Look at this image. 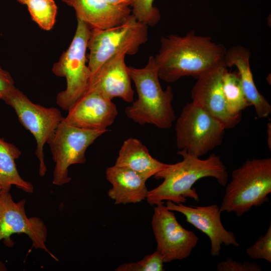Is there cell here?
I'll return each instance as SVG.
<instances>
[{
	"instance_id": "1",
	"label": "cell",
	"mask_w": 271,
	"mask_h": 271,
	"mask_svg": "<svg viewBox=\"0 0 271 271\" xmlns=\"http://www.w3.org/2000/svg\"><path fill=\"white\" fill-rule=\"evenodd\" d=\"M154 57L160 79L174 82L185 76L196 79L224 63L226 48L212 37L197 35L194 30L181 36L171 34L160 39Z\"/></svg>"
},
{
	"instance_id": "2",
	"label": "cell",
	"mask_w": 271,
	"mask_h": 271,
	"mask_svg": "<svg viewBox=\"0 0 271 271\" xmlns=\"http://www.w3.org/2000/svg\"><path fill=\"white\" fill-rule=\"evenodd\" d=\"M177 154L182 157L181 161L169 164L154 176L163 181L148 191L146 199L150 205H156L165 200L183 204L187 198L198 201L199 195L193 186L203 178H214L222 186L227 184V171L219 156L212 154L207 159L202 160L182 150H179Z\"/></svg>"
},
{
	"instance_id": "3",
	"label": "cell",
	"mask_w": 271,
	"mask_h": 271,
	"mask_svg": "<svg viewBox=\"0 0 271 271\" xmlns=\"http://www.w3.org/2000/svg\"><path fill=\"white\" fill-rule=\"evenodd\" d=\"M128 69L138 98L126 107V116L140 125L151 124L161 129L171 128L176 119L172 105L173 92L170 86L163 89L154 56L149 57L144 68L128 66Z\"/></svg>"
},
{
	"instance_id": "4",
	"label": "cell",
	"mask_w": 271,
	"mask_h": 271,
	"mask_svg": "<svg viewBox=\"0 0 271 271\" xmlns=\"http://www.w3.org/2000/svg\"><path fill=\"white\" fill-rule=\"evenodd\" d=\"M220 211L234 212L238 217L253 207L268 201L271 193V158L246 160L233 170L226 185Z\"/></svg>"
},
{
	"instance_id": "5",
	"label": "cell",
	"mask_w": 271,
	"mask_h": 271,
	"mask_svg": "<svg viewBox=\"0 0 271 271\" xmlns=\"http://www.w3.org/2000/svg\"><path fill=\"white\" fill-rule=\"evenodd\" d=\"M148 40V26L130 14L121 24L106 29H91L87 48L90 75L107 60L124 53L134 55Z\"/></svg>"
},
{
	"instance_id": "6",
	"label": "cell",
	"mask_w": 271,
	"mask_h": 271,
	"mask_svg": "<svg viewBox=\"0 0 271 271\" xmlns=\"http://www.w3.org/2000/svg\"><path fill=\"white\" fill-rule=\"evenodd\" d=\"M91 29L77 20L75 33L68 49L54 64L52 72L56 76L65 77V90L56 96V103L68 110L87 90L90 73L86 65V50Z\"/></svg>"
},
{
	"instance_id": "7",
	"label": "cell",
	"mask_w": 271,
	"mask_h": 271,
	"mask_svg": "<svg viewBox=\"0 0 271 271\" xmlns=\"http://www.w3.org/2000/svg\"><path fill=\"white\" fill-rule=\"evenodd\" d=\"M225 129L221 121L191 102L177 119V147L200 158L221 145Z\"/></svg>"
},
{
	"instance_id": "8",
	"label": "cell",
	"mask_w": 271,
	"mask_h": 271,
	"mask_svg": "<svg viewBox=\"0 0 271 271\" xmlns=\"http://www.w3.org/2000/svg\"><path fill=\"white\" fill-rule=\"evenodd\" d=\"M15 110L22 125L35 138L36 155L39 160V174L43 177L47 172L44 147L54 133L64 117L56 107H46L31 101L16 87L3 99Z\"/></svg>"
},
{
	"instance_id": "9",
	"label": "cell",
	"mask_w": 271,
	"mask_h": 271,
	"mask_svg": "<svg viewBox=\"0 0 271 271\" xmlns=\"http://www.w3.org/2000/svg\"><path fill=\"white\" fill-rule=\"evenodd\" d=\"M107 130H89L79 128L65 122L63 119L48 142L55 166L52 183L56 186L68 183L69 167L84 164L87 148Z\"/></svg>"
},
{
	"instance_id": "10",
	"label": "cell",
	"mask_w": 271,
	"mask_h": 271,
	"mask_svg": "<svg viewBox=\"0 0 271 271\" xmlns=\"http://www.w3.org/2000/svg\"><path fill=\"white\" fill-rule=\"evenodd\" d=\"M152 227L157 244L156 251L166 263L189 257L198 242L196 234L184 228L163 202L154 207Z\"/></svg>"
},
{
	"instance_id": "11",
	"label": "cell",
	"mask_w": 271,
	"mask_h": 271,
	"mask_svg": "<svg viewBox=\"0 0 271 271\" xmlns=\"http://www.w3.org/2000/svg\"><path fill=\"white\" fill-rule=\"evenodd\" d=\"M24 199L15 202L10 191H0V241L11 247L14 234H25L32 242L33 247L48 253L58 260L46 246L48 235L46 225L38 217H28L25 211Z\"/></svg>"
},
{
	"instance_id": "12",
	"label": "cell",
	"mask_w": 271,
	"mask_h": 271,
	"mask_svg": "<svg viewBox=\"0 0 271 271\" xmlns=\"http://www.w3.org/2000/svg\"><path fill=\"white\" fill-rule=\"evenodd\" d=\"M63 120L79 128L107 130L114 121L118 111L112 100L94 89H87L68 110Z\"/></svg>"
},
{
	"instance_id": "13",
	"label": "cell",
	"mask_w": 271,
	"mask_h": 271,
	"mask_svg": "<svg viewBox=\"0 0 271 271\" xmlns=\"http://www.w3.org/2000/svg\"><path fill=\"white\" fill-rule=\"evenodd\" d=\"M166 207L173 211L183 214L186 221L206 234L211 242L210 253L219 256L221 245L239 246L234 233L227 230L221 220L219 207L216 204L206 206H188L167 201Z\"/></svg>"
},
{
	"instance_id": "14",
	"label": "cell",
	"mask_w": 271,
	"mask_h": 271,
	"mask_svg": "<svg viewBox=\"0 0 271 271\" xmlns=\"http://www.w3.org/2000/svg\"><path fill=\"white\" fill-rule=\"evenodd\" d=\"M227 68L222 64L197 79L191 91L192 102L221 121L226 129L234 128L241 116L228 111L222 90V76Z\"/></svg>"
},
{
	"instance_id": "15",
	"label": "cell",
	"mask_w": 271,
	"mask_h": 271,
	"mask_svg": "<svg viewBox=\"0 0 271 271\" xmlns=\"http://www.w3.org/2000/svg\"><path fill=\"white\" fill-rule=\"evenodd\" d=\"M125 55L119 53L105 61L90 75L87 90H96L112 100L118 97L127 102H132L134 91L125 63Z\"/></svg>"
},
{
	"instance_id": "16",
	"label": "cell",
	"mask_w": 271,
	"mask_h": 271,
	"mask_svg": "<svg viewBox=\"0 0 271 271\" xmlns=\"http://www.w3.org/2000/svg\"><path fill=\"white\" fill-rule=\"evenodd\" d=\"M72 7L77 19L91 29H106L117 26L131 14L129 7L114 6L106 0H62Z\"/></svg>"
},
{
	"instance_id": "17",
	"label": "cell",
	"mask_w": 271,
	"mask_h": 271,
	"mask_svg": "<svg viewBox=\"0 0 271 271\" xmlns=\"http://www.w3.org/2000/svg\"><path fill=\"white\" fill-rule=\"evenodd\" d=\"M250 57L248 49L241 45L234 46L226 50L224 63L227 67L234 66L237 68L246 99L254 107L258 117H266L271 113V106L256 87L250 68Z\"/></svg>"
},
{
	"instance_id": "18",
	"label": "cell",
	"mask_w": 271,
	"mask_h": 271,
	"mask_svg": "<svg viewBox=\"0 0 271 271\" xmlns=\"http://www.w3.org/2000/svg\"><path fill=\"white\" fill-rule=\"evenodd\" d=\"M105 173L107 180L112 185L108 195L115 204L137 203L146 199L147 180L139 173L115 165L107 168Z\"/></svg>"
},
{
	"instance_id": "19",
	"label": "cell",
	"mask_w": 271,
	"mask_h": 271,
	"mask_svg": "<svg viewBox=\"0 0 271 271\" xmlns=\"http://www.w3.org/2000/svg\"><path fill=\"white\" fill-rule=\"evenodd\" d=\"M114 165L130 169L148 180L169 164L153 158L140 140L130 138L120 147Z\"/></svg>"
},
{
	"instance_id": "20",
	"label": "cell",
	"mask_w": 271,
	"mask_h": 271,
	"mask_svg": "<svg viewBox=\"0 0 271 271\" xmlns=\"http://www.w3.org/2000/svg\"><path fill=\"white\" fill-rule=\"evenodd\" d=\"M21 151L14 144L0 138V191H10L13 185L28 193H32V184L24 180L19 173L16 160Z\"/></svg>"
},
{
	"instance_id": "21",
	"label": "cell",
	"mask_w": 271,
	"mask_h": 271,
	"mask_svg": "<svg viewBox=\"0 0 271 271\" xmlns=\"http://www.w3.org/2000/svg\"><path fill=\"white\" fill-rule=\"evenodd\" d=\"M222 90L228 112L233 116H241L242 111L251 106L246 99L238 72L227 68L222 76Z\"/></svg>"
},
{
	"instance_id": "22",
	"label": "cell",
	"mask_w": 271,
	"mask_h": 271,
	"mask_svg": "<svg viewBox=\"0 0 271 271\" xmlns=\"http://www.w3.org/2000/svg\"><path fill=\"white\" fill-rule=\"evenodd\" d=\"M25 5L33 20L42 29L49 31L53 28L57 13L54 0H27Z\"/></svg>"
},
{
	"instance_id": "23",
	"label": "cell",
	"mask_w": 271,
	"mask_h": 271,
	"mask_svg": "<svg viewBox=\"0 0 271 271\" xmlns=\"http://www.w3.org/2000/svg\"><path fill=\"white\" fill-rule=\"evenodd\" d=\"M154 0H133L131 14L139 21L148 27L156 26L161 20L159 10L154 6Z\"/></svg>"
},
{
	"instance_id": "24",
	"label": "cell",
	"mask_w": 271,
	"mask_h": 271,
	"mask_svg": "<svg viewBox=\"0 0 271 271\" xmlns=\"http://www.w3.org/2000/svg\"><path fill=\"white\" fill-rule=\"evenodd\" d=\"M164 260L157 251L144 256L137 262L124 263L115 269V271H163Z\"/></svg>"
},
{
	"instance_id": "25",
	"label": "cell",
	"mask_w": 271,
	"mask_h": 271,
	"mask_svg": "<svg viewBox=\"0 0 271 271\" xmlns=\"http://www.w3.org/2000/svg\"><path fill=\"white\" fill-rule=\"evenodd\" d=\"M247 254L253 259H262L271 262V224L263 236H260L246 250Z\"/></svg>"
},
{
	"instance_id": "26",
	"label": "cell",
	"mask_w": 271,
	"mask_h": 271,
	"mask_svg": "<svg viewBox=\"0 0 271 271\" xmlns=\"http://www.w3.org/2000/svg\"><path fill=\"white\" fill-rule=\"evenodd\" d=\"M218 271H260L261 266L253 262H240L228 257L216 265Z\"/></svg>"
},
{
	"instance_id": "27",
	"label": "cell",
	"mask_w": 271,
	"mask_h": 271,
	"mask_svg": "<svg viewBox=\"0 0 271 271\" xmlns=\"http://www.w3.org/2000/svg\"><path fill=\"white\" fill-rule=\"evenodd\" d=\"M16 86L10 73L0 65V96L2 99Z\"/></svg>"
},
{
	"instance_id": "28",
	"label": "cell",
	"mask_w": 271,
	"mask_h": 271,
	"mask_svg": "<svg viewBox=\"0 0 271 271\" xmlns=\"http://www.w3.org/2000/svg\"><path fill=\"white\" fill-rule=\"evenodd\" d=\"M110 4L119 7L131 6L133 0H106Z\"/></svg>"
},
{
	"instance_id": "29",
	"label": "cell",
	"mask_w": 271,
	"mask_h": 271,
	"mask_svg": "<svg viewBox=\"0 0 271 271\" xmlns=\"http://www.w3.org/2000/svg\"><path fill=\"white\" fill-rule=\"evenodd\" d=\"M267 145L268 148L270 151L271 150V124L270 122L267 123Z\"/></svg>"
},
{
	"instance_id": "30",
	"label": "cell",
	"mask_w": 271,
	"mask_h": 271,
	"mask_svg": "<svg viewBox=\"0 0 271 271\" xmlns=\"http://www.w3.org/2000/svg\"><path fill=\"white\" fill-rule=\"evenodd\" d=\"M7 270V268L5 264L0 260V271Z\"/></svg>"
},
{
	"instance_id": "31",
	"label": "cell",
	"mask_w": 271,
	"mask_h": 271,
	"mask_svg": "<svg viewBox=\"0 0 271 271\" xmlns=\"http://www.w3.org/2000/svg\"><path fill=\"white\" fill-rule=\"evenodd\" d=\"M17 1H19V2H20V3L22 4H24V5H25L26 2L27 1V0H17Z\"/></svg>"
},
{
	"instance_id": "32",
	"label": "cell",
	"mask_w": 271,
	"mask_h": 271,
	"mask_svg": "<svg viewBox=\"0 0 271 271\" xmlns=\"http://www.w3.org/2000/svg\"><path fill=\"white\" fill-rule=\"evenodd\" d=\"M0 99H2V97L0 96Z\"/></svg>"
}]
</instances>
